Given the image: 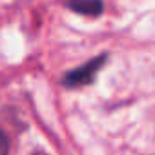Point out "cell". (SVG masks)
<instances>
[{
	"label": "cell",
	"mask_w": 155,
	"mask_h": 155,
	"mask_svg": "<svg viewBox=\"0 0 155 155\" xmlns=\"http://www.w3.org/2000/svg\"><path fill=\"white\" fill-rule=\"evenodd\" d=\"M108 55L102 53L91 60H88L86 64L75 68L71 71H68L64 77H62V84L68 86V88H81V86H88L95 81V75L99 73V69L102 68V64L106 62Z\"/></svg>",
	"instance_id": "cell-1"
},
{
	"label": "cell",
	"mask_w": 155,
	"mask_h": 155,
	"mask_svg": "<svg viewBox=\"0 0 155 155\" xmlns=\"http://www.w3.org/2000/svg\"><path fill=\"white\" fill-rule=\"evenodd\" d=\"M66 6L71 11L86 15V17H99L104 8L102 0H68Z\"/></svg>",
	"instance_id": "cell-2"
},
{
	"label": "cell",
	"mask_w": 155,
	"mask_h": 155,
	"mask_svg": "<svg viewBox=\"0 0 155 155\" xmlns=\"http://www.w3.org/2000/svg\"><path fill=\"white\" fill-rule=\"evenodd\" d=\"M8 153H9V142H8L6 133L0 130V155H8Z\"/></svg>",
	"instance_id": "cell-3"
}]
</instances>
